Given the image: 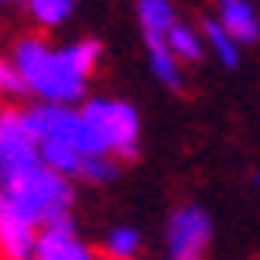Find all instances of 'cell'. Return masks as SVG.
<instances>
[{
    "label": "cell",
    "instance_id": "cell-1",
    "mask_svg": "<svg viewBox=\"0 0 260 260\" xmlns=\"http://www.w3.org/2000/svg\"><path fill=\"white\" fill-rule=\"evenodd\" d=\"M7 62L17 72L24 96L35 103L82 106L89 96V82L103 62V41L76 38L69 45H55L45 35H17L7 52Z\"/></svg>",
    "mask_w": 260,
    "mask_h": 260
},
{
    "label": "cell",
    "instance_id": "cell-2",
    "mask_svg": "<svg viewBox=\"0 0 260 260\" xmlns=\"http://www.w3.org/2000/svg\"><path fill=\"white\" fill-rule=\"evenodd\" d=\"M0 202L17 212L21 219H27L35 230H45L52 222L76 219V182L58 178L55 171H48L45 165L31 168L27 175H21L17 182L0 188Z\"/></svg>",
    "mask_w": 260,
    "mask_h": 260
},
{
    "label": "cell",
    "instance_id": "cell-3",
    "mask_svg": "<svg viewBox=\"0 0 260 260\" xmlns=\"http://www.w3.org/2000/svg\"><path fill=\"white\" fill-rule=\"evenodd\" d=\"M79 110L89 120V127L96 130V137L103 141L110 157H117L120 165H130L141 157V113L130 100L86 96Z\"/></svg>",
    "mask_w": 260,
    "mask_h": 260
},
{
    "label": "cell",
    "instance_id": "cell-4",
    "mask_svg": "<svg viewBox=\"0 0 260 260\" xmlns=\"http://www.w3.org/2000/svg\"><path fill=\"white\" fill-rule=\"evenodd\" d=\"M24 123L31 130L35 141H52V144H65L82 157H100L106 154L103 141L96 137V130L89 127V120L82 117L79 106H55V103H27L21 106Z\"/></svg>",
    "mask_w": 260,
    "mask_h": 260
},
{
    "label": "cell",
    "instance_id": "cell-5",
    "mask_svg": "<svg viewBox=\"0 0 260 260\" xmlns=\"http://www.w3.org/2000/svg\"><path fill=\"white\" fill-rule=\"evenodd\" d=\"M212 247V216L199 202H182L165 219V260H206Z\"/></svg>",
    "mask_w": 260,
    "mask_h": 260
},
{
    "label": "cell",
    "instance_id": "cell-6",
    "mask_svg": "<svg viewBox=\"0 0 260 260\" xmlns=\"http://www.w3.org/2000/svg\"><path fill=\"white\" fill-rule=\"evenodd\" d=\"M38 165V141L31 137L21 106L0 103V188Z\"/></svg>",
    "mask_w": 260,
    "mask_h": 260
},
{
    "label": "cell",
    "instance_id": "cell-7",
    "mask_svg": "<svg viewBox=\"0 0 260 260\" xmlns=\"http://www.w3.org/2000/svg\"><path fill=\"white\" fill-rule=\"evenodd\" d=\"M31 260H100V253L79 236L76 219H65V222H52V226L38 230Z\"/></svg>",
    "mask_w": 260,
    "mask_h": 260
},
{
    "label": "cell",
    "instance_id": "cell-8",
    "mask_svg": "<svg viewBox=\"0 0 260 260\" xmlns=\"http://www.w3.org/2000/svg\"><path fill=\"white\" fill-rule=\"evenodd\" d=\"M219 27L240 48H250L260 41V11L250 0H216V14H212Z\"/></svg>",
    "mask_w": 260,
    "mask_h": 260
},
{
    "label": "cell",
    "instance_id": "cell-9",
    "mask_svg": "<svg viewBox=\"0 0 260 260\" xmlns=\"http://www.w3.org/2000/svg\"><path fill=\"white\" fill-rule=\"evenodd\" d=\"M38 230L0 202V260H31Z\"/></svg>",
    "mask_w": 260,
    "mask_h": 260
},
{
    "label": "cell",
    "instance_id": "cell-10",
    "mask_svg": "<svg viewBox=\"0 0 260 260\" xmlns=\"http://www.w3.org/2000/svg\"><path fill=\"white\" fill-rule=\"evenodd\" d=\"M134 14H137L141 41H165L171 24L178 21V11L171 0H134Z\"/></svg>",
    "mask_w": 260,
    "mask_h": 260
},
{
    "label": "cell",
    "instance_id": "cell-11",
    "mask_svg": "<svg viewBox=\"0 0 260 260\" xmlns=\"http://www.w3.org/2000/svg\"><path fill=\"white\" fill-rule=\"evenodd\" d=\"M199 35H202V41H206V55L219 65V69H226V72L240 69V62H243V48H240V45L222 31L216 17H202Z\"/></svg>",
    "mask_w": 260,
    "mask_h": 260
},
{
    "label": "cell",
    "instance_id": "cell-12",
    "mask_svg": "<svg viewBox=\"0 0 260 260\" xmlns=\"http://www.w3.org/2000/svg\"><path fill=\"white\" fill-rule=\"evenodd\" d=\"M165 45H168V52L175 55V62L182 65V69H188V65H199L202 58H206V41H202V35H199V27L185 24L182 17L171 24V31L165 35Z\"/></svg>",
    "mask_w": 260,
    "mask_h": 260
},
{
    "label": "cell",
    "instance_id": "cell-13",
    "mask_svg": "<svg viewBox=\"0 0 260 260\" xmlns=\"http://www.w3.org/2000/svg\"><path fill=\"white\" fill-rule=\"evenodd\" d=\"M144 250V233L130 222H117L110 226L100 240V257L106 260H137Z\"/></svg>",
    "mask_w": 260,
    "mask_h": 260
},
{
    "label": "cell",
    "instance_id": "cell-14",
    "mask_svg": "<svg viewBox=\"0 0 260 260\" xmlns=\"http://www.w3.org/2000/svg\"><path fill=\"white\" fill-rule=\"evenodd\" d=\"M144 55H147V69L151 76L171 92H182L185 89V69L175 62V55L168 52L165 41H144Z\"/></svg>",
    "mask_w": 260,
    "mask_h": 260
},
{
    "label": "cell",
    "instance_id": "cell-15",
    "mask_svg": "<svg viewBox=\"0 0 260 260\" xmlns=\"http://www.w3.org/2000/svg\"><path fill=\"white\" fill-rule=\"evenodd\" d=\"M27 21L35 24L38 35H48V31H58L72 21L76 14V0H24Z\"/></svg>",
    "mask_w": 260,
    "mask_h": 260
},
{
    "label": "cell",
    "instance_id": "cell-16",
    "mask_svg": "<svg viewBox=\"0 0 260 260\" xmlns=\"http://www.w3.org/2000/svg\"><path fill=\"white\" fill-rule=\"evenodd\" d=\"M38 161L48 171H55L58 178H69V182H76L79 168H82V154H76V151L65 147V144H52V141L38 144Z\"/></svg>",
    "mask_w": 260,
    "mask_h": 260
},
{
    "label": "cell",
    "instance_id": "cell-17",
    "mask_svg": "<svg viewBox=\"0 0 260 260\" xmlns=\"http://www.w3.org/2000/svg\"><path fill=\"white\" fill-rule=\"evenodd\" d=\"M120 175H123V165H120L117 157L100 154V157H82V168H79L76 182H86V185L103 188V185H113Z\"/></svg>",
    "mask_w": 260,
    "mask_h": 260
},
{
    "label": "cell",
    "instance_id": "cell-18",
    "mask_svg": "<svg viewBox=\"0 0 260 260\" xmlns=\"http://www.w3.org/2000/svg\"><path fill=\"white\" fill-rule=\"evenodd\" d=\"M17 100H24V86H21L17 72L11 69L7 55H0V103H14L17 106Z\"/></svg>",
    "mask_w": 260,
    "mask_h": 260
},
{
    "label": "cell",
    "instance_id": "cell-19",
    "mask_svg": "<svg viewBox=\"0 0 260 260\" xmlns=\"http://www.w3.org/2000/svg\"><path fill=\"white\" fill-rule=\"evenodd\" d=\"M11 4H24V0H0V7H11Z\"/></svg>",
    "mask_w": 260,
    "mask_h": 260
}]
</instances>
